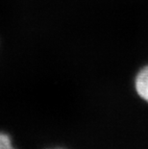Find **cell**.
<instances>
[{
    "instance_id": "obj_1",
    "label": "cell",
    "mask_w": 148,
    "mask_h": 149,
    "mask_svg": "<svg viewBox=\"0 0 148 149\" xmlns=\"http://www.w3.org/2000/svg\"><path fill=\"white\" fill-rule=\"evenodd\" d=\"M135 90L138 95L148 103V65L138 72L135 78Z\"/></svg>"
},
{
    "instance_id": "obj_2",
    "label": "cell",
    "mask_w": 148,
    "mask_h": 149,
    "mask_svg": "<svg viewBox=\"0 0 148 149\" xmlns=\"http://www.w3.org/2000/svg\"><path fill=\"white\" fill-rule=\"evenodd\" d=\"M0 149H15L10 137L4 133H0Z\"/></svg>"
}]
</instances>
